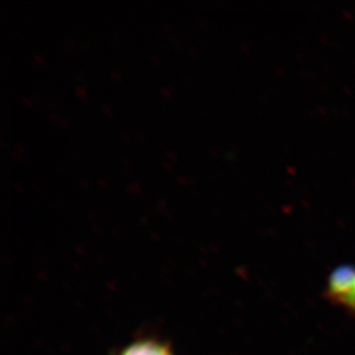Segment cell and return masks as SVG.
<instances>
[{"instance_id":"cell-1","label":"cell","mask_w":355,"mask_h":355,"mask_svg":"<svg viewBox=\"0 0 355 355\" xmlns=\"http://www.w3.org/2000/svg\"><path fill=\"white\" fill-rule=\"evenodd\" d=\"M355 283V267L342 266L336 268L329 277L327 295L334 302H338L345 297Z\"/></svg>"},{"instance_id":"cell-2","label":"cell","mask_w":355,"mask_h":355,"mask_svg":"<svg viewBox=\"0 0 355 355\" xmlns=\"http://www.w3.org/2000/svg\"><path fill=\"white\" fill-rule=\"evenodd\" d=\"M116 355H175L167 343L155 338H143L130 343Z\"/></svg>"},{"instance_id":"cell-3","label":"cell","mask_w":355,"mask_h":355,"mask_svg":"<svg viewBox=\"0 0 355 355\" xmlns=\"http://www.w3.org/2000/svg\"><path fill=\"white\" fill-rule=\"evenodd\" d=\"M337 304L343 306V307H346L351 312L355 313V283L353 288H351V291L345 297H343Z\"/></svg>"}]
</instances>
